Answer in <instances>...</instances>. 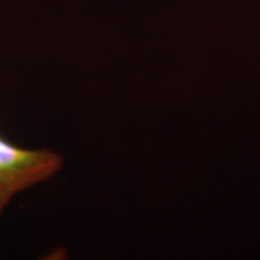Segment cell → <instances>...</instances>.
Masks as SVG:
<instances>
[{
  "mask_svg": "<svg viewBox=\"0 0 260 260\" xmlns=\"http://www.w3.org/2000/svg\"><path fill=\"white\" fill-rule=\"evenodd\" d=\"M62 165L56 152L19 148L0 136V217L15 195L55 177Z\"/></svg>",
  "mask_w": 260,
  "mask_h": 260,
  "instance_id": "6da1fadb",
  "label": "cell"
}]
</instances>
